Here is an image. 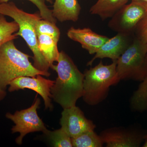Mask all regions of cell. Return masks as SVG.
Returning <instances> with one entry per match:
<instances>
[{
  "label": "cell",
  "instance_id": "6da1fadb",
  "mask_svg": "<svg viewBox=\"0 0 147 147\" xmlns=\"http://www.w3.org/2000/svg\"><path fill=\"white\" fill-rule=\"evenodd\" d=\"M57 62L50 67L57 74L51 88V98L63 109L75 106L77 100L83 96L84 73L63 51L59 52Z\"/></svg>",
  "mask_w": 147,
  "mask_h": 147
},
{
  "label": "cell",
  "instance_id": "7a4b0ae2",
  "mask_svg": "<svg viewBox=\"0 0 147 147\" xmlns=\"http://www.w3.org/2000/svg\"><path fill=\"white\" fill-rule=\"evenodd\" d=\"M0 14L13 18L19 26L16 34L21 36L26 42L33 54V65L40 71L48 72L50 65L39 49L36 27L37 22L42 19L38 13H30L18 8L14 3H0Z\"/></svg>",
  "mask_w": 147,
  "mask_h": 147
},
{
  "label": "cell",
  "instance_id": "3957f363",
  "mask_svg": "<svg viewBox=\"0 0 147 147\" xmlns=\"http://www.w3.org/2000/svg\"><path fill=\"white\" fill-rule=\"evenodd\" d=\"M30 56L16 48L13 40L6 42L0 47V88L4 90L11 82L21 76L41 75L48 77L50 72L40 71L29 60Z\"/></svg>",
  "mask_w": 147,
  "mask_h": 147
},
{
  "label": "cell",
  "instance_id": "277c9868",
  "mask_svg": "<svg viewBox=\"0 0 147 147\" xmlns=\"http://www.w3.org/2000/svg\"><path fill=\"white\" fill-rule=\"evenodd\" d=\"M117 61L108 65L102 61L94 67L84 71L82 97L84 102L90 105H97L108 96L111 86L120 81L117 71Z\"/></svg>",
  "mask_w": 147,
  "mask_h": 147
},
{
  "label": "cell",
  "instance_id": "5b68a950",
  "mask_svg": "<svg viewBox=\"0 0 147 147\" xmlns=\"http://www.w3.org/2000/svg\"><path fill=\"white\" fill-rule=\"evenodd\" d=\"M147 44L134 37L117 61V71L121 80L142 82L147 76Z\"/></svg>",
  "mask_w": 147,
  "mask_h": 147
},
{
  "label": "cell",
  "instance_id": "8992f818",
  "mask_svg": "<svg viewBox=\"0 0 147 147\" xmlns=\"http://www.w3.org/2000/svg\"><path fill=\"white\" fill-rule=\"evenodd\" d=\"M40 104V99L35 98L33 104L30 108L16 111L13 114L9 113L6 114V117L15 124L11 129L12 133H20L15 141L17 144H22L24 137L29 133L42 131L46 136L48 134L50 130L46 128L37 114V110Z\"/></svg>",
  "mask_w": 147,
  "mask_h": 147
},
{
  "label": "cell",
  "instance_id": "52a82bcc",
  "mask_svg": "<svg viewBox=\"0 0 147 147\" xmlns=\"http://www.w3.org/2000/svg\"><path fill=\"white\" fill-rule=\"evenodd\" d=\"M147 13V4L132 1L123 7L111 18L108 27L117 33L131 34Z\"/></svg>",
  "mask_w": 147,
  "mask_h": 147
},
{
  "label": "cell",
  "instance_id": "ba28073f",
  "mask_svg": "<svg viewBox=\"0 0 147 147\" xmlns=\"http://www.w3.org/2000/svg\"><path fill=\"white\" fill-rule=\"evenodd\" d=\"M41 76H21L16 78L11 82L8 91L13 92L25 89L33 90L43 98L45 109L52 110L53 106L51 102V89L55 81L45 79Z\"/></svg>",
  "mask_w": 147,
  "mask_h": 147
},
{
  "label": "cell",
  "instance_id": "9c48e42d",
  "mask_svg": "<svg viewBox=\"0 0 147 147\" xmlns=\"http://www.w3.org/2000/svg\"><path fill=\"white\" fill-rule=\"evenodd\" d=\"M60 123L61 128L71 138L94 130L96 127L92 121L87 119L84 112L76 105L63 109Z\"/></svg>",
  "mask_w": 147,
  "mask_h": 147
},
{
  "label": "cell",
  "instance_id": "30bf717a",
  "mask_svg": "<svg viewBox=\"0 0 147 147\" xmlns=\"http://www.w3.org/2000/svg\"><path fill=\"white\" fill-rule=\"evenodd\" d=\"M99 135L107 147H140L146 137L136 130L122 127L105 129Z\"/></svg>",
  "mask_w": 147,
  "mask_h": 147
},
{
  "label": "cell",
  "instance_id": "8fae6325",
  "mask_svg": "<svg viewBox=\"0 0 147 147\" xmlns=\"http://www.w3.org/2000/svg\"><path fill=\"white\" fill-rule=\"evenodd\" d=\"M131 34L117 33L116 36L110 38L98 50L94 57L87 63L91 66L96 59L109 58L112 61L117 60L121 55L127 49L134 38Z\"/></svg>",
  "mask_w": 147,
  "mask_h": 147
},
{
  "label": "cell",
  "instance_id": "7c38bea8",
  "mask_svg": "<svg viewBox=\"0 0 147 147\" xmlns=\"http://www.w3.org/2000/svg\"><path fill=\"white\" fill-rule=\"evenodd\" d=\"M67 34L70 39L79 42L82 48L86 50L90 55L95 54L109 39L108 37L98 34L89 28H75L71 27Z\"/></svg>",
  "mask_w": 147,
  "mask_h": 147
},
{
  "label": "cell",
  "instance_id": "4fadbf2b",
  "mask_svg": "<svg viewBox=\"0 0 147 147\" xmlns=\"http://www.w3.org/2000/svg\"><path fill=\"white\" fill-rule=\"evenodd\" d=\"M81 7L78 0H55L53 16L61 22L78 21Z\"/></svg>",
  "mask_w": 147,
  "mask_h": 147
},
{
  "label": "cell",
  "instance_id": "5bb4252c",
  "mask_svg": "<svg viewBox=\"0 0 147 147\" xmlns=\"http://www.w3.org/2000/svg\"><path fill=\"white\" fill-rule=\"evenodd\" d=\"M129 0H98L90 9L91 14L98 15L102 20L111 18Z\"/></svg>",
  "mask_w": 147,
  "mask_h": 147
},
{
  "label": "cell",
  "instance_id": "9a60e30c",
  "mask_svg": "<svg viewBox=\"0 0 147 147\" xmlns=\"http://www.w3.org/2000/svg\"><path fill=\"white\" fill-rule=\"evenodd\" d=\"M37 39L39 50L50 67L55 62L57 61L59 58L58 42L47 35H38Z\"/></svg>",
  "mask_w": 147,
  "mask_h": 147
},
{
  "label": "cell",
  "instance_id": "2e32d148",
  "mask_svg": "<svg viewBox=\"0 0 147 147\" xmlns=\"http://www.w3.org/2000/svg\"><path fill=\"white\" fill-rule=\"evenodd\" d=\"M132 110L139 112L147 111V76L141 82L130 99Z\"/></svg>",
  "mask_w": 147,
  "mask_h": 147
},
{
  "label": "cell",
  "instance_id": "e0dca14e",
  "mask_svg": "<svg viewBox=\"0 0 147 147\" xmlns=\"http://www.w3.org/2000/svg\"><path fill=\"white\" fill-rule=\"evenodd\" d=\"M71 139L74 147H102L104 144L100 135L94 130L86 131Z\"/></svg>",
  "mask_w": 147,
  "mask_h": 147
},
{
  "label": "cell",
  "instance_id": "ac0fdd59",
  "mask_svg": "<svg viewBox=\"0 0 147 147\" xmlns=\"http://www.w3.org/2000/svg\"><path fill=\"white\" fill-rule=\"evenodd\" d=\"M19 26L15 21L8 22L5 15L0 14V47L6 42L17 38L16 34Z\"/></svg>",
  "mask_w": 147,
  "mask_h": 147
},
{
  "label": "cell",
  "instance_id": "d6986e66",
  "mask_svg": "<svg viewBox=\"0 0 147 147\" xmlns=\"http://www.w3.org/2000/svg\"><path fill=\"white\" fill-rule=\"evenodd\" d=\"M37 36L39 34H45L53 38L58 42L60 37L59 29L56 24L48 20L41 19L37 22L36 27Z\"/></svg>",
  "mask_w": 147,
  "mask_h": 147
},
{
  "label": "cell",
  "instance_id": "ffe728a7",
  "mask_svg": "<svg viewBox=\"0 0 147 147\" xmlns=\"http://www.w3.org/2000/svg\"><path fill=\"white\" fill-rule=\"evenodd\" d=\"M47 136L54 147H73L71 137L61 128L53 131L50 130Z\"/></svg>",
  "mask_w": 147,
  "mask_h": 147
},
{
  "label": "cell",
  "instance_id": "44dd1931",
  "mask_svg": "<svg viewBox=\"0 0 147 147\" xmlns=\"http://www.w3.org/2000/svg\"><path fill=\"white\" fill-rule=\"evenodd\" d=\"M10 0H0V3H7ZM35 5L39 11V13L42 19L48 20L56 24L57 19L53 16L52 10L47 7L43 0H27Z\"/></svg>",
  "mask_w": 147,
  "mask_h": 147
},
{
  "label": "cell",
  "instance_id": "7402d4cb",
  "mask_svg": "<svg viewBox=\"0 0 147 147\" xmlns=\"http://www.w3.org/2000/svg\"><path fill=\"white\" fill-rule=\"evenodd\" d=\"M135 31L136 37L147 44V13L139 22Z\"/></svg>",
  "mask_w": 147,
  "mask_h": 147
},
{
  "label": "cell",
  "instance_id": "603a6c76",
  "mask_svg": "<svg viewBox=\"0 0 147 147\" xmlns=\"http://www.w3.org/2000/svg\"><path fill=\"white\" fill-rule=\"evenodd\" d=\"M6 95L7 93L5 90H3L0 88V102L5 98Z\"/></svg>",
  "mask_w": 147,
  "mask_h": 147
},
{
  "label": "cell",
  "instance_id": "cb8c5ba5",
  "mask_svg": "<svg viewBox=\"0 0 147 147\" xmlns=\"http://www.w3.org/2000/svg\"><path fill=\"white\" fill-rule=\"evenodd\" d=\"M142 147H147V134L146 135L144 140V143Z\"/></svg>",
  "mask_w": 147,
  "mask_h": 147
},
{
  "label": "cell",
  "instance_id": "d4e9b609",
  "mask_svg": "<svg viewBox=\"0 0 147 147\" xmlns=\"http://www.w3.org/2000/svg\"><path fill=\"white\" fill-rule=\"evenodd\" d=\"M131 1L145 3L147 4V0H131Z\"/></svg>",
  "mask_w": 147,
  "mask_h": 147
},
{
  "label": "cell",
  "instance_id": "484cf974",
  "mask_svg": "<svg viewBox=\"0 0 147 147\" xmlns=\"http://www.w3.org/2000/svg\"><path fill=\"white\" fill-rule=\"evenodd\" d=\"M44 1H47L52 3H53V0H43Z\"/></svg>",
  "mask_w": 147,
  "mask_h": 147
},
{
  "label": "cell",
  "instance_id": "4316f807",
  "mask_svg": "<svg viewBox=\"0 0 147 147\" xmlns=\"http://www.w3.org/2000/svg\"><path fill=\"white\" fill-rule=\"evenodd\" d=\"M146 60H147V54L146 55Z\"/></svg>",
  "mask_w": 147,
  "mask_h": 147
}]
</instances>
